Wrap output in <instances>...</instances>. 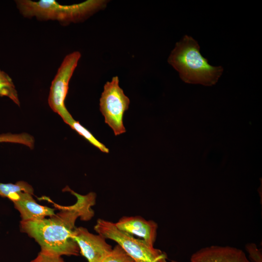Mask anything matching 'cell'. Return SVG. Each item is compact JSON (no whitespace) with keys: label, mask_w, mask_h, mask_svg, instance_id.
<instances>
[{"label":"cell","mask_w":262,"mask_h":262,"mask_svg":"<svg viewBox=\"0 0 262 262\" xmlns=\"http://www.w3.org/2000/svg\"><path fill=\"white\" fill-rule=\"evenodd\" d=\"M64 191L70 192L76 197L75 204L64 206L55 204L59 213L49 218L21 221L20 229L39 244L41 252L58 256H78L80 249L73 237L75 222L78 218L88 221L93 217L92 207L95 204L96 194L90 192L80 195L68 186Z\"/></svg>","instance_id":"1"},{"label":"cell","mask_w":262,"mask_h":262,"mask_svg":"<svg viewBox=\"0 0 262 262\" xmlns=\"http://www.w3.org/2000/svg\"><path fill=\"white\" fill-rule=\"evenodd\" d=\"M197 42L185 35L175 45L168 62L185 82L211 86L215 84L223 71L222 66L210 65L201 54Z\"/></svg>","instance_id":"2"},{"label":"cell","mask_w":262,"mask_h":262,"mask_svg":"<svg viewBox=\"0 0 262 262\" xmlns=\"http://www.w3.org/2000/svg\"><path fill=\"white\" fill-rule=\"evenodd\" d=\"M17 9L26 18L56 20L63 25L83 21L103 9L107 1L87 0L71 5H62L53 0H16Z\"/></svg>","instance_id":"3"},{"label":"cell","mask_w":262,"mask_h":262,"mask_svg":"<svg viewBox=\"0 0 262 262\" xmlns=\"http://www.w3.org/2000/svg\"><path fill=\"white\" fill-rule=\"evenodd\" d=\"M94 229L105 239L116 242L133 262H167L165 253L143 240L119 230L113 222L98 219Z\"/></svg>","instance_id":"4"},{"label":"cell","mask_w":262,"mask_h":262,"mask_svg":"<svg viewBox=\"0 0 262 262\" xmlns=\"http://www.w3.org/2000/svg\"><path fill=\"white\" fill-rule=\"evenodd\" d=\"M130 102L129 98L119 86L117 76L114 77L110 82L105 84L99 99V110L105 122L116 136L126 132L123 116L129 108Z\"/></svg>","instance_id":"5"},{"label":"cell","mask_w":262,"mask_h":262,"mask_svg":"<svg viewBox=\"0 0 262 262\" xmlns=\"http://www.w3.org/2000/svg\"><path fill=\"white\" fill-rule=\"evenodd\" d=\"M81 57V53L74 51L64 59L51 82L48 98L50 108L57 113L64 121L72 116L65 105L69 82Z\"/></svg>","instance_id":"6"},{"label":"cell","mask_w":262,"mask_h":262,"mask_svg":"<svg viewBox=\"0 0 262 262\" xmlns=\"http://www.w3.org/2000/svg\"><path fill=\"white\" fill-rule=\"evenodd\" d=\"M73 237L80 252L88 262H100L113 249L106 239L99 234L91 233L83 227H76Z\"/></svg>","instance_id":"7"},{"label":"cell","mask_w":262,"mask_h":262,"mask_svg":"<svg viewBox=\"0 0 262 262\" xmlns=\"http://www.w3.org/2000/svg\"><path fill=\"white\" fill-rule=\"evenodd\" d=\"M190 262H252L241 249L229 246L202 248L191 257Z\"/></svg>","instance_id":"8"},{"label":"cell","mask_w":262,"mask_h":262,"mask_svg":"<svg viewBox=\"0 0 262 262\" xmlns=\"http://www.w3.org/2000/svg\"><path fill=\"white\" fill-rule=\"evenodd\" d=\"M115 224L119 230L139 237L150 245L156 240L157 224L153 220H147L139 216H123Z\"/></svg>","instance_id":"9"},{"label":"cell","mask_w":262,"mask_h":262,"mask_svg":"<svg viewBox=\"0 0 262 262\" xmlns=\"http://www.w3.org/2000/svg\"><path fill=\"white\" fill-rule=\"evenodd\" d=\"M32 196L29 193H22L13 202L15 208L20 213L21 221L39 220L55 214L54 209L38 204Z\"/></svg>","instance_id":"10"},{"label":"cell","mask_w":262,"mask_h":262,"mask_svg":"<svg viewBox=\"0 0 262 262\" xmlns=\"http://www.w3.org/2000/svg\"><path fill=\"white\" fill-rule=\"evenodd\" d=\"M33 194V189L31 185L23 181L16 183H3L0 182V196L9 199L12 202L16 201L22 193Z\"/></svg>","instance_id":"11"},{"label":"cell","mask_w":262,"mask_h":262,"mask_svg":"<svg viewBox=\"0 0 262 262\" xmlns=\"http://www.w3.org/2000/svg\"><path fill=\"white\" fill-rule=\"evenodd\" d=\"M68 124L73 130L75 131L80 135L83 137L90 143L98 148L103 152L108 153L109 149L102 143L98 140L85 127L82 126L79 122L75 120L72 116L68 118L64 121Z\"/></svg>","instance_id":"12"},{"label":"cell","mask_w":262,"mask_h":262,"mask_svg":"<svg viewBox=\"0 0 262 262\" xmlns=\"http://www.w3.org/2000/svg\"><path fill=\"white\" fill-rule=\"evenodd\" d=\"M0 96L6 97L20 106L17 90L11 77L0 69Z\"/></svg>","instance_id":"13"},{"label":"cell","mask_w":262,"mask_h":262,"mask_svg":"<svg viewBox=\"0 0 262 262\" xmlns=\"http://www.w3.org/2000/svg\"><path fill=\"white\" fill-rule=\"evenodd\" d=\"M0 143L20 144L33 149L34 145V139L33 136L27 133L20 134L7 133L0 134Z\"/></svg>","instance_id":"14"},{"label":"cell","mask_w":262,"mask_h":262,"mask_svg":"<svg viewBox=\"0 0 262 262\" xmlns=\"http://www.w3.org/2000/svg\"><path fill=\"white\" fill-rule=\"evenodd\" d=\"M100 262H133L125 251L117 245Z\"/></svg>","instance_id":"15"},{"label":"cell","mask_w":262,"mask_h":262,"mask_svg":"<svg viewBox=\"0 0 262 262\" xmlns=\"http://www.w3.org/2000/svg\"><path fill=\"white\" fill-rule=\"evenodd\" d=\"M31 262H65L61 256L40 252Z\"/></svg>","instance_id":"16"},{"label":"cell","mask_w":262,"mask_h":262,"mask_svg":"<svg viewBox=\"0 0 262 262\" xmlns=\"http://www.w3.org/2000/svg\"><path fill=\"white\" fill-rule=\"evenodd\" d=\"M250 259L253 262H262V250L256 246L249 247L247 251Z\"/></svg>","instance_id":"17"}]
</instances>
